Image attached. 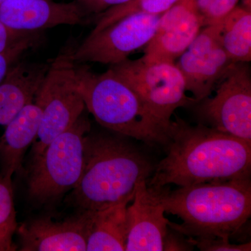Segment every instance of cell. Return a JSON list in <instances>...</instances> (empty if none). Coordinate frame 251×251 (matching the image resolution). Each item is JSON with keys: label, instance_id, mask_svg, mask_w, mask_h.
I'll return each instance as SVG.
<instances>
[{"label": "cell", "instance_id": "9", "mask_svg": "<svg viewBox=\"0 0 251 251\" xmlns=\"http://www.w3.org/2000/svg\"><path fill=\"white\" fill-rule=\"evenodd\" d=\"M199 114L209 126L251 143V75L249 63H234L203 99Z\"/></svg>", "mask_w": 251, "mask_h": 251}, {"label": "cell", "instance_id": "13", "mask_svg": "<svg viewBox=\"0 0 251 251\" xmlns=\"http://www.w3.org/2000/svg\"><path fill=\"white\" fill-rule=\"evenodd\" d=\"M147 181L137 183L133 203L127 206L126 251H163L170 221L165 216L164 206Z\"/></svg>", "mask_w": 251, "mask_h": 251}, {"label": "cell", "instance_id": "12", "mask_svg": "<svg viewBox=\"0 0 251 251\" xmlns=\"http://www.w3.org/2000/svg\"><path fill=\"white\" fill-rule=\"evenodd\" d=\"M91 211L80 212L63 221L50 217L38 218L21 225V251H87Z\"/></svg>", "mask_w": 251, "mask_h": 251}, {"label": "cell", "instance_id": "7", "mask_svg": "<svg viewBox=\"0 0 251 251\" xmlns=\"http://www.w3.org/2000/svg\"><path fill=\"white\" fill-rule=\"evenodd\" d=\"M110 69L131 87L151 112L172 127L176 109L197 102L186 95V84L175 63L127 59Z\"/></svg>", "mask_w": 251, "mask_h": 251}, {"label": "cell", "instance_id": "25", "mask_svg": "<svg viewBox=\"0 0 251 251\" xmlns=\"http://www.w3.org/2000/svg\"><path fill=\"white\" fill-rule=\"evenodd\" d=\"M35 32H25L9 29L0 22V52H4L17 45L25 38Z\"/></svg>", "mask_w": 251, "mask_h": 251}, {"label": "cell", "instance_id": "20", "mask_svg": "<svg viewBox=\"0 0 251 251\" xmlns=\"http://www.w3.org/2000/svg\"><path fill=\"white\" fill-rule=\"evenodd\" d=\"M179 0H130L128 2L115 6L97 16L95 27L91 33H95L108 27L118 20L135 14L161 15Z\"/></svg>", "mask_w": 251, "mask_h": 251}, {"label": "cell", "instance_id": "11", "mask_svg": "<svg viewBox=\"0 0 251 251\" xmlns=\"http://www.w3.org/2000/svg\"><path fill=\"white\" fill-rule=\"evenodd\" d=\"M204 27L194 0H179L161 14L142 59L148 62L175 63Z\"/></svg>", "mask_w": 251, "mask_h": 251}, {"label": "cell", "instance_id": "4", "mask_svg": "<svg viewBox=\"0 0 251 251\" xmlns=\"http://www.w3.org/2000/svg\"><path fill=\"white\" fill-rule=\"evenodd\" d=\"M75 73L85 108L99 125L151 146L166 148L172 127L157 118L131 87L110 68L99 74L75 63Z\"/></svg>", "mask_w": 251, "mask_h": 251}, {"label": "cell", "instance_id": "17", "mask_svg": "<svg viewBox=\"0 0 251 251\" xmlns=\"http://www.w3.org/2000/svg\"><path fill=\"white\" fill-rule=\"evenodd\" d=\"M127 200L105 209L91 211L87 251H124L128 237Z\"/></svg>", "mask_w": 251, "mask_h": 251}, {"label": "cell", "instance_id": "2", "mask_svg": "<svg viewBox=\"0 0 251 251\" xmlns=\"http://www.w3.org/2000/svg\"><path fill=\"white\" fill-rule=\"evenodd\" d=\"M151 189L166 212L182 220L181 225L169 222L168 226L187 237L229 238L251 217V178L181 186L173 191Z\"/></svg>", "mask_w": 251, "mask_h": 251}, {"label": "cell", "instance_id": "16", "mask_svg": "<svg viewBox=\"0 0 251 251\" xmlns=\"http://www.w3.org/2000/svg\"><path fill=\"white\" fill-rule=\"evenodd\" d=\"M41 109L34 102L28 104L5 126L0 137V173L12 178L22 171L25 153L39 133Z\"/></svg>", "mask_w": 251, "mask_h": 251}, {"label": "cell", "instance_id": "6", "mask_svg": "<svg viewBox=\"0 0 251 251\" xmlns=\"http://www.w3.org/2000/svg\"><path fill=\"white\" fill-rule=\"evenodd\" d=\"M72 50L62 52L52 60L34 97V103L41 109V118L37 138L31 149V163L40 157L52 140L70 128L86 109L77 87Z\"/></svg>", "mask_w": 251, "mask_h": 251}, {"label": "cell", "instance_id": "26", "mask_svg": "<svg viewBox=\"0 0 251 251\" xmlns=\"http://www.w3.org/2000/svg\"><path fill=\"white\" fill-rule=\"evenodd\" d=\"M173 231L168 230L165 239L163 251H191L193 246L188 242L187 239L182 237L183 234L173 229Z\"/></svg>", "mask_w": 251, "mask_h": 251}, {"label": "cell", "instance_id": "22", "mask_svg": "<svg viewBox=\"0 0 251 251\" xmlns=\"http://www.w3.org/2000/svg\"><path fill=\"white\" fill-rule=\"evenodd\" d=\"M37 42V34L33 33L25 38L17 45L14 46L3 52H0V83L4 80L6 74L11 68L21 60L24 55L31 48L35 46Z\"/></svg>", "mask_w": 251, "mask_h": 251}, {"label": "cell", "instance_id": "19", "mask_svg": "<svg viewBox=\"0 0 251 251\" xmlns=\"http://www.w3.org/2000/svg\"><path fill=\"white\" fill-rule=\"evenodd\" d=\"M12 178L0 173V251H14L13 237L18 229Z\"/></svg>", "mask_w": 251, "mask_h": 251}, {"label": "cell", "instance_id": "14", "mask_svg": "<svg viewBox=\"0 0 251 251\" xmlns=\"http://www.w3.org/2000/svg\"><path fill=\"white\" fill-rule=\"evenodd\" d=\"M87 16L76 1L9 0L0 4V22L9 29L36 32L56 26L75 25Z\"/></svg>", "mask_w": 251, "mask_h": 251}, {"label": "cell", "instance_id": "23", "mask_svg": "<svg viewBox=\"0 0 251 251\" xmlns=\"http://www.w3.org/2000/svg\"><path fill=\"white\" fill-rule=\"evenodd\" d=\"M188 242L203 251H250L251 243L231 244L229 238L222 237H188Z\"/></svg>", "mask_w": 251, "mask_h": 251}, {"label": "cell", "instance_id": "8", "mask_svg": "<svg viewBox=\"0 0 251 251\" xmlns=\"http://www.w3.org/2000/svg\"><path fill=\"white\" fill-rule=\"evenodd\" d=\"M161 15L135 13L90 35L72 49L76 64L94 62L115 65L145 47L152 39Z\"/></svg>", "mask_w": 251, "mask_h": 251}, {"label": "cell", "instance_id": "15", "mask_svg": "<svg viewBox=\"0 0 251 251\" xmlns=\"http://www.w3.org/2000/svg\"><path fill=\"white\" fill-rule=\"evenodd\" d=\"M50 62L15 64L0 83V126H6L26 105L32 103Z\"/></svg>", "mask_w": 251, "mask_h": 251}, {"label": "cell", "instance_id": "3", "mask_svg": "<svg viewBox=\"0 0 251 251\" xmlns=\"http://www.w3.org/2000/svg\"><path fill=\"white\" fill-rule=\"evenodd\" d=\"M154 166L126 140L104 134L85 138L84 167L72 190L74 205L96 211L134 198L135 186L148 180Z\"/></svg>", "mask_w": 251, "mask_h": 251}, {"label": "cell", "instance_id": "5", "mask_svg": "<svg viewBox=\"0 0 251 251\" xmlns=\"http://www.w3.org/2000/svg\"><path fill=\"white\" fill-rule=\"evenodd\" d=\"M90 130V122L81 115L31 163L28 194L32 201L45 204L76 186L83 171L85 138Z\"/></svg>", "mask_w": 251, "mask_h": 251}, {"label": "cell", "instance_id": "1", "mask_svg": "<svg viewBox=\"0 0 251 251\" xmlns=\"http://www.w3.org/2000/svg\"><path fill=\"white\" fill-rule=\"evenodd\" d=\"M166 148L147 181L153 189L251 178V143L212 127L177 118Z\"/></svg>", "mask_w": 251, "mask_h": 251}, {"label": "cell", "instance_id": "24", "mask_svg": "<svg viewBox=\"0 0 251 251\" xmlns=\"http://www.w3.org/2000/svg\"><path fill=\"white\" fill-rule=\"evenodd\" d=\"M80 6L86 16L102 14L115 6L128 2L130 0H74Z\"/></svg>", "mask_w": 251, "mask_h": 251}, {"label": "cell", "instance_id": "10", "mask_svg": "<svg viewBox=\"0 0 251 251\" xmlns=\"http://www.w3.org/2000/svg\"><path fill=\"white\" fill-rule=\"evenodd\" d=\"M233 64L223 47L218 23L203 27L175 62L197 103L211 95Z\"/></svg>", "mask_w": 251, "mask_h": 251}, {"label": "cell", "instance_id": "27", "mask_svg": "<svg viewBox=\"0 0 251 251\" xmlns=\"http://www.w3.org/2000/svg\"><path fill=\"white\" fill-rule=\"evenodd\" d=\"M7 1H9V0H0V4H3V3L6 2Z\"/></svg>", "mask_w": 251, "mask_h": 251}, {"label": "cell", "instance_id": "21", "mask_svg": "<svg viewBox=\"0 0 251 251\" xmlns=\"http://www.w3.org/2000/svg\"><path fill=\"white\" fill-rule=\"evenodd\" d=\"M204 27L221 22L237 7L241 0H194Z\"/></svg>", "mask_w": 251, "mask_h": 251}, {"label": "cell", "instance_id": "18", "mask_svg": "<svg viewBox=\"0 0 251 251\" xmlns=\"http://www.w3.org/2000/svg\"><path fill=\"white\" fill-rule=\"evenodd\" d=\"M219 35L225 50L234 63L251 60V4L238 6L221 21Z\"/></svg>", "mask_w": 251, "mask_h": 251}]
</instances>
